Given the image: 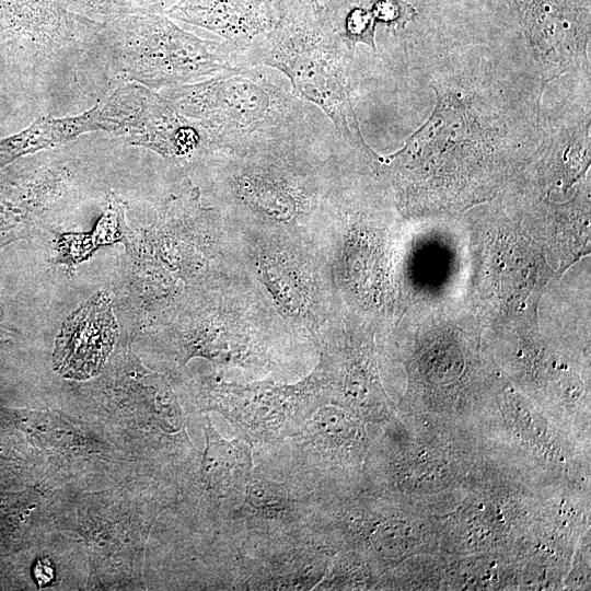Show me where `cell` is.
<instances>
[{
  "label": "cell",
  "instance_id": "cell-1",
  "mask_svg": "<svg viewBox=\"0 0 591 591\" xmlns=\"http://www.w3.org/2000/svg\"><path fill=\"white\" fill-rule=\"evenodd\" d=\"M320 135L209 158L219 206L233 230L278 232L313 240L340 187V167Z\"/></svg>",
  "mask_w": 591,
  "mask_h": 591
},
{
  "label": "cell",
  "instance_id": "cell-2",
  "mask_svg": "<svg viewBox=\"0 0 591 591\" xmlns=\"http://www.w3.org/2000/svg\"><path fill=\"white\" fill-rule=\"evenodd\" d=\"M265 66L161 90L162 97L201 130L208 151H240L318 135L309 106Z\"/></svg>",
  "mask_w": 591,
  "mask_h": 591
},
{
  "label": "cell",
  "instance_id": "cell-3",
  "mask_svg": "<svg viewBox=\"0 0 591 591\" xmlns=\"http://www.w3.org/2000/svg\"><path fill=\"white\" fill-rule=\"evenodd\" d=\"M277 22L244 57L247 67L266 66L285 74L292 94L317 106L340 137L371 162L344 69L343 38L333 14L317 0H276ZM348 46V45H347Z\"/></svg>",
  "mask_w": 591,
  "mask_h": 591
},
{
  "label": "cell",
  "instance_id": "cell-4",
  "mask_svg": "<svg viewBox=\"0 0 591 591\" xmlns=\"http://www.w3.org/2000/svg\"><path fill=\"white\" fill-rule=\"evenodd\" d=\"M231 231L232 256L297 333L320 343L341 309L313 240L278 232Z\"/></svg>",
  "mask_w": 591,
  "mask_h": 591
},
{
  "label": "cell",
  "instance_id": "cell-5",
  "mask_svg": "<svg viewBox=\"0 0 591 591\" xmlns=\"http://www.w3.org/2000/svg\"><path fill=\"white\" fill-rule=\"evenodd\" d=\"M99 38L108 47L119 78L151 90L247 68L225 42L199 38L163 13L128 15L103 23Z\"/></svg>",
  "mask_w": 591,
  "mask_h": 591
},
{
  "label": "cell",
  "instance_id": "cell-6",
  "mask_svg": "<svg viewBox=\"0 0 591 591\" xmlns=\"http://www.w3.org/2000/svg\"><path fill=\"white\" fill-rule=\"evenodd\" d=\"M313 241L325 260L341 312L371 326L382 321L392 301L393 242L386 222L348 201L339 187Z\"/></svg>",
  "mask_w": 591,
  "mask_h": 591
},
{
  "label": "cell",
  "instance_id": "cell-7",
  "mask_svg": "<svg viewBox=\"0 0 591 591\" xmlns=\"http://www.w3.org/2000/svg\"><path fill=\"white\" fill-rule=\"evenodd\" d=\"M328 500L293 467L260 462L253 467L243 500L224 519L232 553L247 555L297 540L313 530Z\"/></svg>",
  "mask_w": 591,
  "mask_h": 591
},
{
  "label": "cell",
  "instance_id": "cell-8",
  "mask_svg": "<svg viewBox=\"0 0 591 591\" xmlns=\"http://www.w3.org/2000/svg\"><path fill=\"white\" fill-rule=\"evenodd\" d=\"M204 393L207 408L222 414L253 448L290 437L320 406L328 403L326 384L316 364L292 383L212 376Z\"/></svg>",
  "mask_w": 591,
  "mask_h": 591
},
{
  "label": "cell",
  "instance_id": "cell-9",
  "mask_svg": "<svg viewBox=\"0 0 591 591\" xmlns=\"http://www.w3.org/2000/svg\"><path fill=\"white\" fill-rule=\"evenodd\" d=\"M280 442L289 445L287 463L326 499L361 490L371 442L366 421L351 412L324 404Z\"/></svg>",
  "mask_w": 591,
  "mask_h": 591
},
{
  "label": "cell",
  "instance_id": "cell-10",
  "mask_svg": "<svg viewBox=\"0 0 591 591\" xmlns=\"http://www.w3.org/2000/svg\"><path fill=\"white\" fill-rule=\"evenodd\" d=\"M370 327L341 312L321 339L316 364L326 383L328 403L366 422L381 424L390 421L394 413L379 379Z\"/></svg>",
  "mask_w": 591,
  "mask_h": 591
},
{
  "label": "cell",
  "instance_id": "cell-11",
  "mask_svg": "<svg viewBox=\"0 0 591 591\" xmlns=\"http://www.w3.org/2000/svg\"><path fill=\"white\" fill-rule=\"evenodd\" d=\"M102 23L67 9L63 0H0V55L35 68L95 43Z\"/></svg>",
  "mask_w": 591,
  "mask_h": 591
},
{
  "label": "cell",
  "instance_id": "cell-12",
  "mask_svg": "<svg viewBox=\"0 0 591 591\" xmlns=\"http://www.w3.org/2000/svg\"><path fill=\"white\" fill-rule=\"evenodd\" d=\"M109 100L119 126L117 135L127 143L173 160H189L207 153L200 128L173 109L160 93L127 82Z\"/></svg>",
  "mask_w": 591,
  "mask_h": 591
},
{
  "label": "cell",
  "instance_id": "cell-13",
  "mask_svg": "<svg viewBox=\"0 0 591 591\" xmlns=\"http://www.w3.org/2000/svg\"><path fill=\"white\" fill-rule=\"evenodd\" d=\"M337 552L316 531L286 544L232 558V589L312 590Z\"/></svg>",
  "mask_w": 591,
  "mask_h": 591
},
{
  "label": "cell",
  "instance_id": "cell-14",
  "mask_svg": "<svg viewBox=\"0 0 591 591\" xmlns=\"http://www.w3.org/2000/svg\"><path fill=\"white\" fill-rule=\"evenodd\" d=\"M117 334L111 293L100 290L65 320L53 354L55 370L73 380L94 376L112 351Z\"/></svg>",
  "mask_w": 591,
  "mask_h": 591
},
{
  "label": "cell",
  "instance_id": "cell-15",
  "mask_svg": "<svg viewBox=\"0 0 591 591\" xmlns=\"http://www.w3.org/2000/svg\"><path fill=\"white\" fill-rule=\"evenodd\" d=\"M164 14L216 33L244 63L245 55L267 37L278 18L276 0H177Z\"/></svg>",
  "mask_w": 591,
  "mask_h": 591
},
{
  "label": "cell",
  "instance_id": "cell-16",
  "mask_svg": "<svg viewBox=\"0 0 591 591\" xmlns=\"http://www.w3.org/2000/svg\"><path fill=\"white\" fill-rule=\"evenodd\" d=\"M205 432L207 442L199 471V487L225 519L243 500L254 467L253 447L241 437L224 439L210 422Z\"/></svg>",
  "mask_w": 591,
  "mask_h": 591
},
{
  "label": "cell",
  "instance_id": "cell-17",
  "mask_svg": "<svg viewBox=\"0 0 591 591\" xmlns=\"http://www.w3.org/2000/svg\"><path fill=\"white\" fill-rule=\"evenodd\" d=\"M55 184L45 170L0 172V248L31 234Z\"/></svg>",
  "mask_w": 591,
  "mask_h": 591
},
{
  "label": "cell",
  "instance_id": "cell-18",
  "mask_svg": "<svg viewBox=\"0 0 591 591\" xmlns=\"http://www.w3.org/2000/svg\"><path fill=\"white\" fill-rule=\"evenodd\" d=\"M114 131V120L105 103L70 117H42L25 129L0 139V170L18 159L93 131Z\"/></svg>",
  "mask_w": 591,
  "mask_h": 591
},
{
  "label": "cell",
  "instance_id": "cell-19",
  "mask_svg": "<svg viewBox=\"0 0 591 591\" xmlns=\"http://www.w3.org/2000/svg\"><path fill=\"white\" fill-rule=\"evenodd\" d=\"M131 231L125 217V205L113 193H109L105 210L89 233H67L58 241L57 263L69 269L86 260L102 246L123 242L129 246Z\"/></svg>",
  "mask_w": 591,
  "mask_h": 591
},
{
  "label": "cell",
  "instance_id": "cell-20",
  "mask_svg": "<svg viewBox=\"0 0 591 591\" xmlns=\"http://www.w3.org/2000/svg\"><path fill=\"white\" fill-rule=\"evenodd\" d=\"M172 0H63L71 12L106 23L128 15L163 13Z\"/></svg>",
  "mask_w": 591,
  "mask_h": 591
},
{
  "label": "cell",
  "instance_id": "cell-21",
  "mask_svg": "<svg viewBox=\"0 0 591 591\" xmlns=\"http://www.w3.org/2000/svg\"><path fill=\"white\" fill-rule=\"evenodd\" d=\"M376 22L370 11L361 7H352L344 18L340 32L348 46L358 42L364 43L375 49L374 30Z\"/></svg>",
  "mask_w": 591,
  "mask_h": 591
},
{
  "label": "cell",
  "instance_id": "cell-22",
  "mask_svg": "<svg viewBox=\"0 0 591 591\" xmlns=\"http://www.w3.org/2000/svg\"><path fill=\"white\" fill-rule=\"evenodd\" d=\"M370 11L376 23L392 30L403 28L417 14L412 4L404 0H373Z\"/></svg>",
  "mask_w": 591,
  "mask_h": 591
},
{
  "label": "cell",
  "instance_id": "cell-23",
  "mask_svg": "<svg viewBox=\"0 0 591 591\" xmlns=\"http://www.w3.org/2000/svg\"><path fill=\"white\" fill-rule=\"evenodd\" d=\"M33 576L40 587L50 583L55 576V570L50 560L47 558L38 559L33 568Z\"/></svg>",
  "mask_w": 591,
  "mask_h": 591
},
{
  "label": "cell",
  "instance_id": "cell-24",
  "mask_svg": "<svg viewBox=\"0 0 591 591\" xmlns=\"http://www.w3.org/2000/svg\"><path fill=\"white\" fill-rule=\"evenodd\" d=\"M317 1L321 4H323L334 15L335 19H337L338 15L347 5H350L354 2H357L359 0H317Z\"/></svg>",
  "mask_w": 591,
  "mask_h": 591
},
{
  "label": "cell",
  "instance_id": "cell-25",
  "mask_svg": "<svg viewBox=\"0 0 591 591\" xmlns=\"http://www.w3.org/2000/svg\"><path fill=\"white\" fill-rule=\"evenodd\" d=\"M3 305H2V302H1V299H0V322L2 321L3 318Z\"/></svg>",
  "mask_w": 591,
  "mask_h": 591
}]
</instances>
